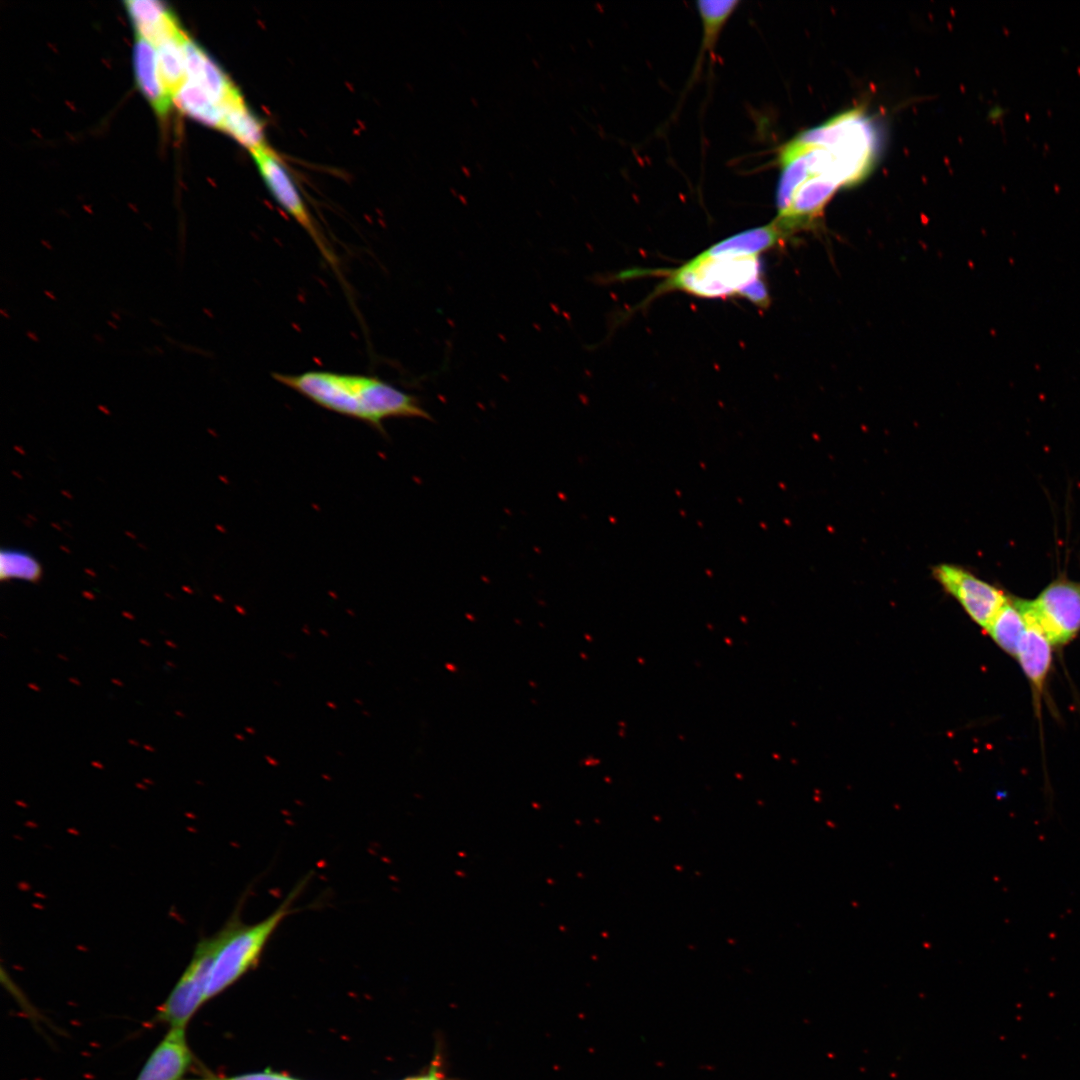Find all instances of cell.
Listing matches in <instances>:
<instances>
[{"label":"cell","instance_id":"20","mask_svg":"<svg viewBox=\"0 0 1080 1080\" xmlns=\"http://www.w3.org/2000/svg\"><path fill=\"white\" fill-rule=\"evenodd\" d=\"M203 1080H297L289 1076L275 1073V1072H261L253 1074H245L227 1078H215V1079H203Z\"/></svg>","mask_w":1080,"mask_h":1080},{"label":"cell","instance_id":"3","mask_svg":"<svg viewBox=\"0 0 1080 1080\" xmlns=\"http://www.w3.org/2000/svg\"><path fill=\"white\" fill-rule=\"evenodd\" d=\"M657 293L680 290L696 296L717 298L735 294L767 303L766 289L760 281L759 255L718 250L714 246L682 266L666 272Z\"/></svg>","mask_w":1080,"mask_h":1080},{"label":"cell","instance_id":"4","mask_svg":"<svg viewBox=\"0 0 1080 1080\" xmlns=\"http://www.w3.org/2000/svg\"><path fill=\"white\" fill-rule=\"evenodd\" d=\"M299 883L281 904L266 918L245 925L240 918V905L217 931V945L209 971L206 1001L217 996L254 968L264 949L284 919L297 909L292 904L304 888Z\"/></svg>","mask_w":1080,"mask_h":1080},{"label":"cell","instance_id":"21","mask_svg":"<svg viewBox=\"0 0 1080 1080\" xmlns=\"http://www.w3.org/2000/svg\"><path fill=\"white\" fill-rule=\"evenodd\" d=\"M405 1080H444L436 1068H432L426 1075L408 1078Z\"/></svg>","mask_w":1080,"mask_h":1080},{"label":"cell","instance_id":"11","mask_svg":"<svg viewBox=\"0 0 1080 1080\" xmlns=\"http://www.w3.org/2000/svg\"><path fill=\"white\" fill-rule=\"evenodd\" d=\"M1018 602L1025 614L1027 628L1015 657L1031 684L1035 705H1038L1050 670L1053 645L1023 608L1019 598Z\"/></svg>","mask_w":1080,"mask_h":1080},{"label":"cell","instance_id":"23","mask_svg":"<svg viewBox=\"0 0 1080 1080\" xmlns=\"http://www.w3.org/2000/svg\"><path fill=\"white\" fill-rule=\"evenodd\" d=\"M45 294H46V295H48V296H49L50 298H52V299H54V300L56 299V297H54V296H53V295H52V294H51L50 292H48V291H45Z\"/></svg>","mask_w":1080,"mask_h":1080},{"label":"cell","instance_id":"12","mask_svg":"<svg viewBox=\"0 0 1080 1080\" xmlns=\"http://www.w3.org/2000/svg\"><path fill=\"white\" fill-rule=\"evenodd\" d=\"M133 66L138 88L159 117H166L173 102L166 90L158 64L156 47L136 33Z\"/></svg>","mask_w":1080,"mask_h":1080},{"label":"cell","instance_id":"14","mask_svg":"<svg viewBox=\"0 0 1080 1080\" xmlns=\"http://www.w3.org/2000/svg\"><path fill=\"white\" fill-rule=\"evenodd\" d=\"M1026 628L1027 620L1018 598L1007 596L985 632L1003 651L1015 657Z\"/></svg>","mask_w":1080,"mask_h":1080},{"label":"cell","instance_id":"1","mask_svg":"<svg viewBox=\"0 0 1080 1080\" xmlns=\"http://www.w3.org/2000/svg\"><path fill=\"white\" fill-rule=\"evenodd\" d=\"M877 148L873 122L856 108L783 145L774 222L788 236L808 227L839 188L867 175Z\"/></svg>","mask_w":1080,"mask_h":1080},{"label":"cell","instance_id":"19","mask_svg":"<svg viewBox=\"0 0 1080 1080\" xmlns=\"http://www.w3.org/2000/svg\"><path fill=\"white\" fill-rule=\"evenodd\" d=\"M43 568L31 553L19 549H2L0 553V578L2 581L13 579L37 583L42 578Z\"/></svg>","mask_w":1080,"mask_h":1080},{"label":"cell","instance_id":"2","mask_svg":"<svg viewBox=\"0 0 1080 1080\" xmlns=\"http://www.w3.org/2000/svg\"><path fill=\"white\" fill-rule=\"evenodd\" d=\"M272 377L320 407L364 421L380 431L383 421L389 418L432 420L415 396L377 377L331 371L274 372Z\"/></svg>","mask_w":1080,"mask_h":1080},{"label":"cell","instance_id":"8","mask_svg":"<svg viewBox=\"0 0 1080 1080\" xmlns=\"http://www.w3.org/2000/svg\"><path fill=\"white\" fill-rule=\"evenodd\" d=\"M933 576L984 630L1007 599L996 586L954 564L937 565L933 568Z\"/></svg>","mask_w":1080,"mask_h":1080},{"label":"cell","instance_id":"7","mask_svg":"<svg viewBox=\"0 0 1080 1080\" xmlns=\"http://www.w3.org/2000/svg\"><path fill=\"white\" fill-rule=\"evenodd\" d=\"M250 154L274 199L307 232L329 265L337 269L338 262L333 249L313 220L278 156L269 147L252 150Z\"/></svg>","mask_w":1080,"mask_h":1080},{"label":"cell","instance_id":"6","mask_svg":"<svg viewBox=\"0 0 1080 1080\" xmlns=\"http://www.w3.org/2000/svg\"><path fill=\"white\" fill-rule=\"evenodd\" d=\"M1020 602L1053 646L1065 645L1079 633L1080 584L1061 577L1035 599Z\"/></svg>","mask_w":1080,"mask_h":1080},{"label":"cell","instance_id":"10","mask_svg":"<svg viewBox=\"0 0 1080 1080\" xmlns=\"http://www.w3.org/2000/svg\"><path fill=\"white\" fill-rule=\"evenodd\" d=\"M193 1054L186 1028H169L155 1046L135 1080H186Z\"/></svg>","mask_w":1080,"mask_h":1080},{"label":"cell","instance_id":"16","mask_svg":"<svg viewBox=\"0 0 1080 1080\" xmlns=\"http://www.w3.org/2000/svg\"><path fill=\"white\" fill-rule=\"evenodd\" d=\"M221 130L250 151L268 147L264 125L243 100L233 104L225 113Z\"/></svg>","mask_w":1080,"mask_h":1080},{"label":"cell","instance_id":"15","mask_svg":"<svg viewBox=\"0 0 1080 1080\" xmlns=\"http://www.w3.org/2000/svg\"><path fill=\"white\" fill-rule=\"evenodd\" d=\"M173 102L189 117L220 130L229 108L214 101L200 86L188 79L174 94Z\"/></svg>","mask_w":1080,"mask_h":1080},{"label":"cell","instance_id":"18","mask_svg":"<svg viewBox=\"0 0 1080 1080\" xmlns=\"http://www.w3.org/2000/svg\"><path fill=\"white\" fill-rule=\"evenodd\" d=\"M738 4L739 1L735 0L697 2L703 26L702 52L711 51L714 48L723 26Z\"/></svg>","mask_w":1080,"mask_h":1080},{"label":"cell","instance_id":"22","mask_svg":"<svg viewBox=\"0 0 1080 1080\" xmlns=\"http://www.w3.org/2000/svg\"><path fill=\"white\" fill-rule=\"evenodd\" d=\"M27 335H28V336H29L30 338L34 339L35 341H38V338H37V337H35V335H34V334H32V333L28 332V333H27Z\"/></svg>","mask_w":1080,"mask_h":1080},{"label":"cell","instance_id":"5","mask_svg":"<svg viewBox=\"0 0 1080 1080\" xmlns=\"http://www.w3.org/2000/svg\"><path fill=\"white\" fill-rule=\"evenodd\" d=\"M217 945L216 934L197 943L192 958L165 1001L158 1007L153 1022L169 1028H186L206 1002V987Z\"/></svg>","mask_w":1080,"mask_h":1080},{"label":"cell","instance_id":"17","mask_svg":"<svg viewBox=\"0 0 1080 1080\" xmlns=\"http://www.w3.org/2000/svg\"><path fill=\"white\" fill-rule=\"evenodd\" d=\"M184 31L172 36L156 47L160 74L166 90L174 96L186 80L183 40Z\"/></svg>","mask_w":1080,"mask_h":1080},{"label":"cell","instance_id":"9","mask_svg":"<svg viewBox=\"0 0 1080 1080\" xmlns=\"http://www.w3.org/2000/svg\"><path fill=\"white\" fill-rule=\"evenodd\" d=\"M186 79L200 86L214 101L228 108L243 99L219 64L188 34L183 40Z\"/></svg>","mask_w":1080,"mask_h":1080},{"label":"cell","instance_id":"13","mask_svg":"<svg viewBox=\"0 0 1080 1080\" xmlns=\"http://www.w3.org/2000/svg\"><path fill=\"white\" fill-rule=\"evenodd\" d=\"M124 5L136 33L154 46L183 31L176 15L164 2L126 0Z\"/></svg>","mask_w":1080,"mask_h":1080}]
</instances>
